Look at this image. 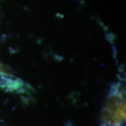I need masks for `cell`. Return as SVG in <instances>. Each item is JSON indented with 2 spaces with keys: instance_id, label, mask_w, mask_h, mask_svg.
Masks as SVG:
<instances>
[{
  "instance_id": "cell-1",
  "label": "cell",
  "mask_w": 126,
  "mask_h": 126,
  "mask_svg": "<svg viewBox=\"0 0 126 126\" xmlns=\"http://www.w3.org/2000/svg\"><path fill=\"white\" fill-rule=\"evenodd\" d=\"M126 121L125 100L118 97L113 98L107 106L104 114V125H123Z\"/></svg>"
},
{
  "instance_id": "cell-2",
  "label": "cell",
  "mask_w": 126,
  "mask_h": 126,
  "mask_svg": "<svg viewBox=\"0 0 126 126\" xmlns=\"http://www.w3.org/2000/svg\"><path fill=\"white\" fill-rule=\"evenodd\" d=\"M103 126H123V125H104Z\"/></svg>"
}]
</instances>
